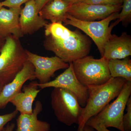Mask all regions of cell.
I'll return each mask as SVG.
<instances>
[{
  "label": "cell",
  "instance_id": "ac0fdd59",
  "mask_svg": "<svg viewBox=\"0 0 131 131\" xmlns=\"http://www.w3.org/2000/svg\"><path fill=\"white\" fill-rule=\"evenodd\" d=\"M108 67L112 78H122L131 82V60L129 57L108 61Z\"/></svg>",
  "mask_w": 131,
  "mask_h": 131
},
{
  "label": "cell",
  "instance_id": "d4e9b609",
  "mask_svg": "<svg viewBox=\"0 0 131 131\" xmlns=\"http://www.w3.org/2000/svg\"><path fill=\"white\" fill-rule=\"evenodd\" d=\"M89 126L91 127L93 129H95L97 131H111L108 130L107 128L104 126L101 125L93 124V125H91Z\"/></svg>",
  "mask_w": 131,
  "mask_h": 131
},
{
  "label": "cell",
  "instance_id": "44dd1931",
  "mask_svg": "<svg viewBox=\"0 0 131 131\" xmlns=\"http://www.w3.org/2000/svg\"><path fill=\"white\" fill-rule=\"evenodd\" d=\"M123 1L124 0H83L82 2L105 6H115L122 5Z\"/></svg>",
  "mask_w": 131,
  "mask_h": 131
},
{
  "label": "cell",
  "instance_id": "ffe728a7",
  "mask_svg": "<svg viewBox=\"0 0 131 131\" xmlns=\"http://www.w3.org/2000/svg\"><path fill=\"white\" fill-rule=\"evenodd\" d=\"M127 113L123 116L122 119L124 131H131V96H130L126 105Z\"/></svg>",
  "mask_w": 131,
  "mask_h": 131
},
{
  "label": "cell",
  "instance_id": "f546056e",
  "mask_svg": "<svg viewBox=\"0 0 131 131\" xmlns=\"http://www.w3.org/2000/svg\"><path fill=\"white\" fill-rule=\"evenodd\" d=\"M83 128L84 127H78V129L77 131H83Z\"/></svg>",
  "mask_w": 131,
  "mask_h": 131
},
{
  "label": "cell",
  "instance_id": "8fae6325",
  "mask_svg": "<svg viewBox=\"0 0 131 131\" xmlns=\"http://www.w3.org/2000/svg\"><path fill=\"white\" fill-rule=\"evenodd\" d=\"M34 79V67L27 61L14 79L3 87L0 92V109L5 108L12 98L21 91V88L27 81Z\"/></svg>",
  "mask_w": 131,
  "mask_h": 131
},
{
  "label": "cell",
  "instance_id": "7a4b0ae2",
  "mask_svg": "<svg viewBox=\"0 0 131 131\" xmlns=\"http://www.w3.org/2000/svg\"><path fill=\"white\" fill-rule=\"evenodd\" d=\"M127 81L122 78L111 77L103 84L88 86V98L83 107L78 127H84L89 119L117 98Z\"/></svg>",
  "mask_w": 131,
  "mask_h": 131
},
{
  "label": "cell",
  "instance_id": "f1b7e54d",
  "mask_svg": "<svg viewBox=\"0 0 131 131\" xmlns=\"http://www.w3.org/2000/svg\"><path fill=\"white\" fill-rule=\"evenodd\" d=\"M83 131H93V129L86 124L83 128Z\"/></svg>",
  "mask_w": 131,
  "mask_h": 131
},
{
  "label": "cell",
  "instance_id": "3957f363",
  "mask_svg": "<svg viewBox=\"0 0 131 131\" xmlns=\"http://www.w3.org/2000/svg\"><path fill=\"white\" fill-rule=\"evenodd\" d=\"M27 61L26 50L19 39L13 35L6 38L0 53V86L12 81Z\"/></svg>",
  "mask_w": 131,
  "mask_h": 131
},
{
  "label": "cell",
  "instance_id": "ba28073f",
  "mask_svg": "<svg viewBox=\"0 0 131 131\" xmlns=\"http://www.w3.org/2000/svg\"><path fill=\"white\" fill-rule=\"evenodd\" d=\"M69 64V67L55 80L43 84L38 83L39 88L43 89L49 88H62L68 90L74 94L80 105L84 107L88 98V87L79 81L74 72L72 63Z\"/></svg>",
  "mask_w": 131,
  "mask_h": 131
},
{
  "label": "cell",
  "instance_id": "4dcf8cb0",
  "mask_svg": "<svg viewBox=\"0 0 131 131\" xmlns=\"http://www.w3.org/2000/svg\"><path fill=\"white\" fill-rule=\"evenodd\" d=\"M2 7L3 6L2 4V2H1L0 1V9H1Z\"/></svg>",
  "mask_w": 131,
  "mask_h": 131
},
{
  "label": "cell",
  "instance_id": "e0dca14e",
  "mask_svg": "<svg viewBox=\"0 0 131 131\" xmlns=\"http://www.w3.org/2000/svg\"><path fill=\"white\" fill-rule=\"evenodd\" d=\"M70 5L62 0H52L42 7L39 14L44 19L50 20L51 23H62L66 19Z\"/></svg>",
  "mask_w": 131,
  "mask_h": 131
},
{
  "label": "cell",
  "instance_id": "52a82bcc",
  "mask_svg": "<svg viewBox=\"0 0 131 131\" xmlns=\"http://www.w3.org/2000/svg\"><path fill=\"white\" fill-rule=\"evenodd\" d=\"M119 12L113 13L101 20L95 21H82L68 14L63 23L64 25L72 26L80 29L91 38L102 57L106 43L112 34L113 28L116 26L114 22L109 25L111 21L117 19Z\"/></svg>",
  "mask_w": 131,
  "mask_h": 131
},
{
  "label": "cell",
  "instance_id": "5bb4252c",
  "mask_svg": "<svg viewBox=\"0 0 131 131\" xmlns=\"http://www.w3.org/2000/svg\"><path fill=\"white\" fill-rule=\"evenodd\" d=\"M21 7H2L0 9V37L5 39L13 35L19 39L24 36L20 26L19 18Z\"/></svg>",
  "mask_w": 131,
  "mask_h": 131
},
{
  "label": "cell",
  "instance_id": "277c9868",
  "mask_svg": "<svg viewBox=\"0 0 131 131\" xmlns=\"http://www.w3.org/2000/svg\"><path fill=\"white\" fill-rule=\"evenodd\" d=\"M51 105L59 122L68 126L79 124L83 107L72 92L62 88H54L51 94Z\"/></svg>",
  "mask_w": 131,
  "mask_h": 131
},
{
  "label": "cell",
  "instance_id": "d6986e66",
  "mask_svg": "<svg viewBox=\"0 0 131 131\" xmlns=\"http://www.w3.org/2000/svg\"><path fill=\"white\" fill-rule=\"evenodd\" d=\"M120 13L118 14L116 25L122 22L124 26H127L131 21V0H124Z\"/></svg>",
  "mask_w": 131,
  "mask_h": 131
},
{
  "label": "cell",
  "instance_id": "83f0119b",
  "mask_svg": "<svg viewBox=\"0 0 131 131\" xmlns=\"http://www.w3.org/2000/svg\"><path fill=\"white\" fill-rule=\"evenodd\" d=\"M5 39L1 37H0V53H1V51L2 49L5 42Z\"/></svg>",
  "mask_w": 131,
  "mask_h": 131
},
{
  "label": "cell",
  "instance_id": "8992f818",
  "mask_svg": "<svg viewBox=\"0 0 131 131\" xmlns=\"http://www.w3.org/2000/svg\"><path fill=\"white\" fill-rule=\"evenodd\" d=\"M131 94V82L127 81L116 100L108 104L98 114L87 121L86 124L101 125L106 128L113 127L124 131L122 124L127 102Z\"/></svg>",
  "mask_w": 131,
  "mask_h": 131
},
{
  "label": "cell",
  "instance_id": "4fadbf2b",
  "mask_svg": "<svg viewBox=\"0 0 131 131\" xmlns=\"http://www.w3.org/2000/svg\"><path fill=\"white\" fill-rule=\"evenodd\" d=\"M19 22L24 35H31L48 24L39 14L34 0H31L25 3V7L20 11Z\"/></svg>",
  "mask_w": 131,
  "mask_h": 131
},
{
  "label": "cell",
  "instance_id": "9c48e42d",
  "mask_svg": "<svg viewBox=\"0 0 131 131\" xmlns=\"http://www.w3.org/2000/svg\"><path fill=\"white\" fill-rule=\"evenodd\" d=\"M27 61L32 64L34 68L35 79H37L39 84L46 83L50 81L56 71L69 67V64L62 59L54 57L41 56L26 50Z\"/></svg>",
  "mask_w": 131,
  "mask_h": 131
},
{
  "label": "cell",
  "instance_id": "7c38bea8",
  "mask_svg": "<svg viewBox=\"0 0 131 131\" xmlns=\"http://www.w3.org/2000/svg\"><path fill=\"white\" fill-rule=\"evenodd\" d=\"M131 56V37L126 32L119 36L111 34L104 48L103 57L107 60L121 59Z\"/></svg>",
  "mask_w": 131,
  "mask_h": 131
},
{
  "label": "cell",
  "instance_id": "2e32d148",
  "mask_svg": "<svg viewBox=\"0 0 131 131\" xmlns=\"http://www.w3.org/2000/svg\"><path fill=\"white\" fill-rule=\"evenodd\" d=\"M42 103L37 101L30 114H20L16 119V131H49V123L38 119V115L42 110Z\"/></svg>",
  "mask_w": 131,
  "mask_h": 131
},
{
  "label": "cell",
  "instance_id": "5b68a950",
  "mask_svg": "<svg viewBox=\"0 0 131 131\" xmlns=\"http://www.w3.org/2000/svg\"><path fill=\"white\" fill-rule=\"evenodd\" d=\"M108 62L103 57L98 59L88 55L72 63L77 79L88 86L103 84L111 78Z\"/></svg>",
  "mask_w": 131,
  "mask_h": 131
},
{
  "label": "cell",
  "instance_id": "cb8c5ba5",
  "mask_svg": "<svg viewBox=\"0 0 131 131\" xmlns=\"http://www.w3.org/2000/svg\"><path fill=\"white\" fill-rule=\"evenodd\" d=\"M52 0H34L38 12H39L42 7Z\"/></svg>",
  "mask_w": 131,
  "mask_h": 131
},
{
  "label": "cell",
  "instance_id": "4316f807",
  "mask_svg": "<svg viewBox=\"0 0 131 131\" xmlns=\"http://www.w3.org/2000/svg\"><path fill=\"white\" fill-rule=\"evenodd\" d=\"M70 5H73L77 3L82 2L83 0H62Z\"/></svg>",
  "mask_w": 131,
  "mask_h": 131
},
{
  "label": "cell",
  "instance_id": "7402d4cb",
  "mask_svg": "<svg viewBox=\"0 0 131 131\" xmlns=\"http://www.w3.org/2000/svg\"><path fill=\"white\" fill-rule=\"evenodd\" d=\"M18 112L16 110L7 114L0 115V131L2 130L6 125L16 117Z\"/></svg>",
  "mask_w": 131,
  "mask_h": 131
},
{
  "label": "cell",
  "instance_id": "30bf717a",
  "mask_svg": "<svg viewBox=\"0 0 131 131\" xmlns=\"http://www.w3.org/2000/svg\"><path fill=\"white\" fill-rule=\"evenodd\" d=\"M122 6H105L81 2L71 5L68 14L82 21H95L101 20L113 13L120 12Z\"/></svg>",
  "mask_w": 131,
  "mask_h": 131
},
{
  "label": "cell",
  "instance_id": "603a6c76",
  "mask_svg": "<svg viewBox=\"0 0 131 131\" xmlns=\"http://www.w3.org/2000/svg\"><path fill=\"white\" fill-rule=\"evenodd\" d=\"M31 0H5L2 2L3 6L8 8L21 7V5Z\"/></svg>",
  "mask_w": 131,
  "mask_h": 131
},
{
  "label": "cell",
  "instance_id": "6da1fadb",
  "mask_svg": "<svg viewBox=\"0 0 131 131\" xmlns=\"http://www.w3.org/2000/svg\"><path fill=\"white\" fill-rule=\"evenodd\" d=\"M45 27L43 46L66 63L88 56L91 42L87 35L71 31L61 22L47 24Z\"/></svg>",
  "mask_w": 131,
  "mask_h": 131
},
{
  "label": "cell",
  "instance_id": "9a60e30c",
  "mask_svg": "<svg viewBox=\"0 0 131 131\" xmlns=\"http://www.w3.org/2000/svg\"><path fill=\"white\" fill-rule=\"evenodd\" d=\"M38 82H31L23 86V91L17 94L10 101L15 107V110L20 114H30L33 112L32 105L40 90L38 89Z\"/></svg>",
  "mask_w": 131,
  "mask_h": 131
},
{
  "label": "cell",
  "instance_id": "484cf974",
  "mask_svg": "<svg viewBox=\"0 0 131 131\" xmlns=\"http://www.w3.org/2000/svg\"><path fill=\"white\" fill-rule=\"evenodd\" d=\"M15 127V124L14 123L8 124L1 131H13Z\"/></svg>",
  "mask_w": 131,
  "mask_h": 131
},
{
  "label": "cell",
  "instance_id": "d6a6232c",
  "mask_svg": "<svg viewBox=\"0 0 131 131\" xmlns=\"http://www.w3.org/2000/svg\"></svg>",
  "mask_w": 131,
  "mask_h": 131
},
{
  "label": "cell",
  "instance_id": "1f68e13d",
  "mask_svg": "<svg viewBox=\"0 0 131 131\" xmlns=\"http://www.w3.org/2000/svg\"><path fill=\"white\" fill-rule=\"evenodd\" d=\"M2 87L1 86H0V92H1V91L2 90Z\"/></svg>",
  "mask_w": 131,
  "mask_h": 131
}]
</instances>
